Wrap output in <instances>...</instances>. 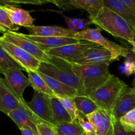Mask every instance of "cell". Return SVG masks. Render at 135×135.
I'll use <instances>...</instances> for the list:
<instances>
[{"instance_id":"1","label":"cell","mask_w":135,"mask_h":135,"mask_svg":"<svg viewBox=\"0 0 135 135\" xmlns=\"http://www.w3.org/2000/svg\"><path fill=\"white\" fill-rule=\"evenodd\" d=\"M38 71L75 88L80 96H86L81 80L74 73L71 62L50 55L48 61L42 62Z\"/></svg>"},{"instance_id":"2","label":"cell","mask_w":135,"mask_h":135,"mask_svg":"<svg viewBox=\"0 0 135 135\" xmlns=\"http://www.w3.org/2000/svg\"><path fill=\"white\" fill-rule=\"evenodd\" d=\"M91 21L116 38L125 40L128 43L135 41L134 29L117 13L105 7L100 10L97 17Z\"/></svg>"},{"instance_id":"3","label":"cell","mask_w":135,"mask_h":135,"mask_svg":"<svg viewBox=\"0 0 135 135\" xmlns=\"http://www.w3.org/2000/svg\"><path fill=\"white\" fill-rule=\"evenodd\" d=\"M109 64L78 65L73 63V70L81 80L86 96L106 82L112 76Z\"/></svg>"},{"instance_id":"4","label":"cell","mask_w":135,"mask_h":135,"mask_svg":"<svg viewBox=\"0 0 135 135\" xmlns=\"http://www.w3.org/2000/svg\"><path fill=\"white\" fill-rule=\"evenodd\" d=\"M127 84L117 76L112 75L106 82L89 95L100 109L112 112L121 90Z\"/></svg>"},{"instance_id":"5","label":"cell","mask_w":135,"mask_h":135,"mask_svg":"<svg viewBox=\"0 0 135 135\" xmlns=\"http://www.w3.org/2000/svg\"><path fill=\"white\" fill-rule=\"evenodd\" d=\"M101 31L102 29L99 27L96 28H86L76 33L74 38L79 41L84 40L96 44L103 48L109 50L112 53L113 61L119 60V57L126 58L130 52L129 49L105 38L102 34Z\"/></svg>"},{"instance_id":"6","label":"cell","mask_w":135,"mask_h":135,"mask_svg":"<svg viewBox=\"0 0 135 135\" xmlns=\"http://www.w3.org/2000/svg\"><path fill=\"white\" fill-rule=\"evenodd\" d=\"M27 105L32 113L40 121L54 127L56 126L57 123L53 115L50 96L34 91L32 99L27 102Z\"/></svg>"},{"instance_id":"7","label":"cell","mask_w":135,"mask_h":135,"mask_svg":"<svg viewBox=\"0 0 135 135\" xmlns=\"http://www.w3.org/2000/svg\"><path fill=\"white\" fill-rule=\"evenodd\" d=\"M0 39L21 47L40 61L41 63L47 62L50 59V55L41 50L34 42L25 38L22 35V33L18 32H7L3 34L0 37Z\"/></svg>"},{"instance_id":"8","label":"cell","mask_w":135,"mask_h":135,"mask_svg":"<svg viewBox=\"0 0 135 135\" xmlns=\"http://www.w3.org/2000/svg\"><path fill=\"white\" fill-rule=\"evenodd\" d=\"M0 44L12 59L25 69V71H38L41 62L21 47L0 39Z\"/></svg>"},{"instance_id":"9","label":"cell","mask_w":135,"mask_h":135,"mask_svg":"<svg viewBox=\"0 0 135 135\" xmlns=\"http://www.w3.org/2000/svg\"><path fill=\"white\" fill-rule=\"evenodd\" d=\"M93 47H101V46L90 42L80 41L77 43L66 45L57 48L50 49L46 50L45 52L49 55L60 58L72 63L84 51Z\"/></svg>"},{"instance_id":"10","label":"cell","mask_w":135,"mask_h":135,"mask_svg":"<svg viewBox=\"0 0 135 135\" xmlns=\"http://www.w3.org/2000/svg\"><path fill=\"white\" fill-rule=\"evenodd\" d=\"M94 127L96 135H113L116 122L111 112L98 109L86 117Z\"/></svg>"},{"instance_id":"11","label":"cell","mask_w":135,"mask_h":135,"mask_svg":"<svg viewBox=\"0 0 135 135\" xmlns=\"http://www.w3.org/2000/svg\"><path fill=\"white\" fill-rule=\"evenodd\" d=\"M22 106H27V102L19 99L7 80L0 76V111L8 115L11 112Z\"/></svg>"},{"instance_id":"12","label":"cell","mask_w":135,"mask_h":135,"mask_svg":"<svg viewBox=\"0 0 135 135\" xmlns=\"http://www.w3.org/2000/svg\"><path fill=\"white\" fill-rule=\"evenodd\" d=\"M19 129H25L30 131L36 135H40L37 124L42 121L36 117L27 106H22L14 109L8 115Z\"/></svg>"},{"instance_id":"13","label":"cell","mask_w":135,"mask_h":135,"mask_svg":"<svg viewBox=\"0 0 135 135\" xmlns=\"http://www.w3.org/2000/svg\"><path fill=\"white\" fill-rule=\"evenodd\" d=\"M135 108V90L133 88L126 85L120 92L112 113L116 121H119L122 116Z\"/></svg>"},{"instance_id":"14","label":"cell","mask_w":135,"mask_h":135,"mask_svg":"<svg viewBox=\"0 0 135 135\" xmlns=\"http://www.w3.org/2000/svg\"><path fill=\"white\" fill-rule=\"evenodd\" d=\"M112 54L109 50L103 47H93L84 51L76 58L73 63L78 65H91L108 63L113 62Z\"/></svg>"},{"instance_id":"15","label":"cell","mask_w":135,"mask_h":135,"mask_svg":"<svg viewBox=\"0 0 135 135\" xmlns=\"http://www.w3.org/2000/svg\"><path fill=\"white\" fill-rule=\"evenodd\" d=\"M5 76L4 79L7 80L9 85L12 88L17 96L24 101L23 93L25 90L30 86V80L26 77L22 71L17 69H9L0 71Z\"/></svg>"},{"instance_id":"16","label":"cell","mask_w":135,"mask_h":135,"mask_svg":"<svg viewBox=\"0 0 135 135\" xmlns=\"http://www.w3.org/2000/svg\"><path fill=\"white\" fill-rule=\"evenodd\" d=\"M0 6L7 13L10 19L15 25L18 26H23L26 28L34 26L35 18L30 14V11L17 7L13 5L0 1Z\"/></svg>"},{"instance_id":"17","label":"cell","mask_w":135,"mask_h":135,"mask_svg":"<svg viewBox=\"0 0 135 135\" xmlns=\"http://www.w3.org/2000/svg\"><path fill=\"white\" fill-rule=\"evenodd\" d=\"M25 38L34 42L36 46L44 51L50 49L57 48L66 45L77 43L80 41L72 38L67 37H43L22 34Z\"/></svg>"},{"instance_id":"18","label":"cell","mask_w":135,"mask_h":135,"mask_svg":"<svg viewBox=\"0 0 135 135\" xmlns=\"http://www.w3.org/2000/svg\"><path fill=\"white\" fill-rule=\"evenodd\" d=\"M29 34L43 37H67L74 38L76 33L59 26H35L26 28Z\"/></svg>"},{"instance_id":"19","label":"cell","mask_w":135,"mask_h":135,"mask_svg":"<svg viewBox=\"0 0 135 135\" xmlns=\"http://www.w3.org/2000/svg\"><path fill=\"white\" fill-rule=\"evenodd\" d=\"M104 5L117 13L135 29V13L121 0H104Z\"/></svg>"},{"instance_id":"20","label":"cell","mask_w":135,"mask_h":135,"mask_svg":"<svg viewBox=\"0 0 135 135\" xmlns=\"http://www.w3.org/2000/svg\"><path fill=\"white\" fill-rule=\"evenodd\" d=\"M44 80L46 81L50 89L52 90L55 96L57 97H69V98H75V96H78L79 92L75 88L70 87L66 84H63L61 82L59 81L54 78L49 76L47 75L40 73Z\"/></svg>"},{"instance_id":"21","label":"cell","mask_w":135,"mask_h":135,"mask_svg":"<svg viewBox=\"0 0 135 135\" xmlns=\"http://www.w3.org/2000/svg\"><path fill=\"white\" fill-rule=\"evenodd\" d=\"M69 2L73 8L88 12L90 21L97 17L99 12L104 7V0H70Z\"/></svg>"},{"instance_id":"22","label":"cell","mask_w":135,"mask_h":135,"mask_svg":"<svg viewBox=\"0 0 135 135\" xmlns=\"http://www.w3.org/2000/svg\"><path fill=\"white\" fill-rule=\"evenodd\" d=\"M26 73L30 80V86L32 87L34 91L45 94L50 96H55L38 71H28Z\"/></svg>"},{"instance_id":"23","label":"cell","mask_w":135,"mask_h":135,"mask_svg":"<svg viewBox=\"0 0 135 135\" xmlns=\"http://www.w3.org/2000/svg\"><path fill=\"white\" fill-rule=\"evenodd\" d=\"M51 109L54 118L57 125L66 122H72L71 116L56 96H50Z\"/></svg>"},{"instance_id":"24","label":"cell","mask_w":135,"mask_h":135,"mask_svg":"<svg viewBox=\"0 0 135 135\" xmlns=\"http://www.w3.org/2000/svg\"><path fill=\"white\" fill-rule=\"evenodd\" d=\"M73 99L79 112L85 117L100 109L88 96L78 95L73 98Z\"/></svg>"},{"instance_id":"25","label":"cell","mask_w":135,"mask_h":135,"mask_svg":"<svg viewBox=\"0 0 135 135\" xmlns=\"http://www.w3.org/2000/svg\"><path fill=\"white\" fill-rule=\"evenodd\" d=\"M57 135H84L77 121L59 123L55 127Z\"/></svg>"},{"instance_id":"26","label":"cell","mask_w":135,"mask_h":135,"mask_svg":"<svg viewBox=\"0 0 135 135\" xmlns=\"http://www.w3.org/2000/svg\"><path fill=\"white\" fill-rule=\"evenodd\" d=\"M65 18L66 24L68 26V29L75 33L82 31L88 28V25L92 24L90 19H83V18H71L65 15H63Z\"/></svg>"},{"instance_id":"27","label":"cell","mask_w":135,"mask_h":135,"mask_svg":"<svg viewBox=\"0 0 135 135\" xmlns=\"http://www.w3.org/2000/svg\"><path fill=\"white\" fill-rule=\"evenodd\" d=\"M9 69H17L25 71V69L15 61L0 44V71Z\"/></svg>"},{"instance_id":"28","label":"cell","mask_w":135,"mask_h":135,"mask_svg":"<svg viewBox=\"0 0 135 135\" xmlns=\"http://www.w3.org/2000/svg\"><path fill=\"white\" fill-rule=\"evenodd\" d=\"M20 26L12 22L7 13L0 6V32L4 34L7 32H17Z\"/></svg>"},{"instance_id":"29","label":"cell","mask_w":135,"mask_h":135,"mask_svg":"<svg viewBox=\"0 0 135 135\" xmlns=\"http://www.w3.org/2000/svg\"><path fill=\"white\" fill-rule=\"evenodd\" d=\"M57 97V96H56ZM59 100L60 102L66 109L69 115L71 116L73 121H76L78 116L80 114V112L78 110L76 106L74 99L73 98L69 97H57Z\"/></svg>"},{"instance_id":"30","label":"cell","mask_w":135,"mask_h":135,"mask_svg":"<svg viewBox=\"0 0 135 135\" xmlns=\"http://www.w3.org/2000/svg\"><path fill=\"white\" fill-rule=\"evenodd\" d=\"M119 121L125 131L135 132V108L122 116Z\"/></svg>"},{"instance_id":"31","label":"cell","mask_w":135,"mask_h":135,"mask_svg":"<svg viewBox=\"0 0 135 135\" xmlns=\"http://www.w3.org/2000/svg\"><path fill=\"white\" fill-rule=\"evenodd\" d=\"M79 125L86 135H96V130L94 127L88 120H86L82 116V114H79L76 120Z\"/></svg>"},{"instance_id":"32","label":"cell","mask_w":135,"mask_h":135,"mask_svg":"<svg viewBox=\"0 0 135 135\" xmlns=\"http://www.w3.org/2000/svg\"><path fill=\"white\" fill-rule=\"evenodd\" d=\"M40 135H57L55 127L47 123L41 121L37 124Z\"/></svg>"},{"instance_id":"33","label":"cell","mask_w":135,"mask_h":135,"mask_svg":"<svg viewBox=\"0 0 135 135\" xmlns=\"http://www.w3.org/2000/svg\"><path fill=\"white\" fill-rule=\"evenodd\" d=\"M113 135H135V132H129L125 131L119 121H117L114 124Z\"/></svg>"},{"instance_id":"34","label":"cell","mask_w":135,"mask_h":135,"mask_svg":"<svg viewBox=\"0 0 135 135\" xmlns=\"http://www.w3.org/2000/svg\"><path fill=\"white\" fill-rule=\"evenodd\" d=\"M123 72L127 76H130V75H133V74L134 75L135 69L134 63L130 59H126L124 61Z\"/></svg>"},{"instance_id":"35","label":"cell","mask_w":135,"mask_h":135,"mask_svg":"<svg viewBox=\"0 0 135 135\" xmlns=\"http://www.w3.org/2000/svg\"><path fill=\"white\" fill-rule=\"evenodd\" d=\"M70 1H51V2L55 3L57 6L63 9H73V7L70 4Z\"/></svg>"},{"instance_id":"36","label":"cell","mask_w":135,"mask_h":135,"mask_svg":"<svg viewBox=\"0 0 135 135\" xmlns=\"http://www.w3.org/2000/svg\"><path fill=\"white\" fill-rule=\"evenodd\" d=\"M123 3L127 5L135 13V0H121Z\"/></svg>"},{"instance_id":"37","label":"cell","mask_w":135,"mask_h":135,"mask_svg":"<svg viewBox=\"0 0 135 135\" xmlns=\"http://www.w3.org/2000/svg\"><path fill=\"white\" fill-rule=\"evenodd\" d=\"M125 59H130V60H131L134 63V69H135V54H134L133 52H132V51H130V52H129V54H128L127 57ZM135 75V73H134Z\"/></svg>"},{"instance_id":"38","label":"cell","mask_w":135,"mask_h":135,"mask_svg":"<svg viewBox=\"0 0 135 135\" xmlns=\"http://www.w3.org/2000/svg\"><path fill=\"white\" fill-rule=\"evenodd\" d=\"M21 133L22 135H36L34 133H33L32 132H31L30 131L27 130V129H20Z\"/></svg>"},{"instance_id":"39","label":"cell","mask_w":135,"mask_h":135,"mask_svg":"<svg viewBox=\"0 0 135 135\" xmlns=\"http://www.w3.org/2000/svg\"><path fill=\"white\" fill-rule=\"evenodd\" d=\"M129 44H130L132 46V48H131V51H132V52H133L134 54H135V41H133V42H129Z\"/></svg>"},{"instance_id":"40","label":"cell","mask_w":135,"mask_h":135,"mask_svg":"<svg viewBox=\"0 0 135 135\" xmlns=\"http://www.w3.org/2000/svg\"><path fill=\"white\" fill-rule=\"evenodd\" d=\"M132 84H133V87H132V88H133V89L135 90V75H134V79H133V83H132Z\"/></svg>"},{"instance_id":"41","label":"cell","mask_w":135,"mask_h":135,"mask_svg":"<svg viewBox=\"0 0 135 135\" xmlns=\"http://www.w3.org/2000/svg\"><path fill=\"white\" fill-rule=\"evenodd\" d=\"M134 38H135V29H134Z\"/></svg>"},{"instance_id":"42","label":"cell","mask_w":135,"mask_h":135,"mask_svg":"<svg viewBox=\"0 0 135 135\" xmlns=\"http://www.w3.org/2000/svg\"><path fill=\"white\" fill-rule=\"evenodd\" d=\"M84 135H86V134H84Z\"/></svg>"}]
</instances>
